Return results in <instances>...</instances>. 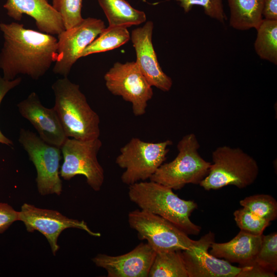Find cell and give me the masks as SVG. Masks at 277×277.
Masks as SVG:
<instances>
[{
    "mask_svg": "<svg viewBox=\"0 0 277 277\" xmlns=\"http://www.w3.org/2000/svg\"><path fill=\"white\" fill-rule=\"evenodd\" d=\"M230 25L245 30L256 29L263 19L264 0H228Z\"/></svg>",
    "mask_w": 277,
    "mask_h": 277,
    "instance_id": "19",
    "label": "cell"
},
{
    "mask_svg": "<svg viewBox=\"0 0 277 277\" xmlns=\"http://www.w3.org/2000/svg\"><path fill=\"white\" fill-rule=\"evenodd\" d=\"M254 261L275 273L277 271V233L263 235L261 248Z\"/></svg>",
    "mask_w": 277,
    "mask_h": 277,
    "instance_id": "27",
    "label": "cell"
},
{
    "mask_svg": "<svg viewBox=\"0 0 277 277\" xmlns=\"http://www.w3.org/2000/svg\"><path fill=\"white\" fill-rule=\"evenodd\" d=\"M108 19L109 26L129 27L146 21L144 12L133 8L125 0H97Z\"/></svg>",
    "mask_w": 277,
    "mask_h": 277,
    "instance_id": "20",
    "label": "cell"
},
{
    "mask_svg": "<svg viewBox=\"0 0 277 277\" xmlns=\"http://www.w3.org/2000/svg\"><path fill=\"white\" fill-rule=\"evenodd\" d=\"M83 0H52V6L60 14L65 29L70 28L83 20Z\"/></svg>",
    "mask_w": 277,
    "mask_h": 277,
    "instance_id": "25",
    "label": "cell"
},
{
    "mask_svg": "<svg viewBox=\"0 0 277 277\" xmlns=\"http://www.w3.org/2000/svg\"><path fill=\"white\" fill-rule=\"evenodd\" d=\"M102 146L99 138L83 141L68 137L61 148L64 162L60 176L69 181L83 175L93 190L99 191L104 181V171L97 157Z\"/></svg>",
    "mask_w": 277,
    "mask_h": 277,
    "instance_id": "9",
    "label": "cell"
},
{
    "mask_svg": "<svg viewBox=\"0 0 277 277\" xmlns=\"http://www.w3.org/2000/svg\"><path fill=\"white\" fill-rule=\"evenodd\" d=\"M241 270L237 277H275V273L259 264L254 261L246 265L240 266Z\"/></svg>",
    "mask_w": 277,
    "mask_h": 277,
    "instance_id": "29",
    "label": "cell"
},
{
    "mask_svg": "<svg viewBox=\"0 0 277 277\" xmlns=\"http://www.w3.org/2000/svg\"><path fill=\"white\" fill-rule=\"evenodd\" d=\"M128 221L138 239L147 241L156 252L188 249L195 242L171 222L144 210L130 212Z\"/></svg>",
    "mask_w": 277,
    "mask_h": 277,
    "instance_id": "7",
    "label": "cell"
},
{
    "mask_svg": "<svg viewBox=\"0 0 277 277\" xmlns=\"http://www.w3.org/2000/svg\"><path fill=\"white\" fill-rule=\"evenodd\" d=\"M240 205L261 218L271 222L277 218V202L271 195L257 194L246 197Z\"/></svg>",
    "mask_w": 277,
    "mask_h": 277,
    "instance_id": "24",
    "label": "cell"
},
{
    "mask_svg": "<svg viewBox=\"0 0 277 277\" xmlns=\"http://www.w3.org/2000/svg\"><path fill=\"white\" fill-rule=\"evenodd\" d=\"M18 140L36 169L39 193L60 195L62 191L59 170L61 149L47 144L38 135L24 128L21 129Z\"/></svg>",
    "mask_w": 277,
    "mask_h": 277,
    "instance_id": "8",
    "label": "cell"
},
{
    "mask_svg": "<svg viewBox=\"0 0 277 277\" xmlns=\"http://www.w3.org/2000/svg\"><path fill=\"white\" fill-rule=\"evenodd\" d=\"M3 7L16 21H21L24 14L30 16L42 32L58 35L65 30L60 14L48 0H7Z\"/></svg>",
    "mask_w": 277,
    "mask_h": 277,
    "instance_id": "17",
    "label": "cell"
},
{
    "mask_svg": "<svg viewBox=\"0 0 277 277\" xmlns=\"http://www.w3.org/2000/svg\"><path fill=\"white\" fill-rule=\"evenodd\" d=\"M21 82L22 78L20 77H16L13 80L9 81L5 80L0 75V106L3 100L7 93L11 89L18 86ZM0 143L9 146L13 145V142L4 135L1 129Z\"/></svg>",
    "mask_w": 277,
    "mask_h": 277,
    "instance_id": "31",
    "label": "cell"
},
{
    "mask_svg": "<svg viewBox=\"0 0 277 277\" xmlns=\"http://www.w3.org/2000/svg\"><path fill=\"white\" fill-rule=\"evenodd\" d=\"M130 39V34L127 28L108 26L86 47L81 57L117 48Z\"/></svg>",
    "mask_w": 277,
    "mask_h": 277,
    "instance_id": "23",
    "label": "cell"
},
{
    "mask_svg": "<svg viewBox=\"0 0 277 277\" xmlns=\"http://www.w3.org/2000/svg\"><path fill=\"white\" fill-rule=\"evenodd\" d=\"M0 30L4 37L0 69L5 80L24 74L37 80L56 61L57 38L53 35L26 29L15 22L1 23Z\"/></svg>",
    "mask_w": 277,
    "mask_h": 277,
    "instance_id": "1",
    "label": "cell"
},
{
    "mask_svg": "<svg viewBox=\"0 0 277 277\" xmlns=\"http://www.w3.org/2000/svg\"><path fill=\"white\" fill-rule=\"evenodd\" d=\"M17 221H19V211L7 203H0V234Z\"/></svg>",
    "mask_w": 277,
    "mask_h": 277,
    "instance_id": "30",
    "label": "cell"
},
{
    "mask_svg": "<svg viewBox=\"0 0 277 277\" xmlns=\"http://www.w3.org/2000/svg\"><path fill=\"white\" fill-rule=\"evenodd\" d=\"M181 251L157 252L149 277H188Z\"/></svg>",
    "mask_w": 277,
    "mask_h": 277,
    "instance_id": "21",
    "label": "cell"
},
{
    "mask_svg": "<svg viewBox=\"0 0 277 277\" xmlns=\"http://www.w3.org/2000/svg\"><path fill=\"white\" fill-rule=\"evenodd\" d=\"M212 159L207 175L199 184L205 190L228 185L243 189L253 184L259 175L256 160L239 147H218L212 151Z\"/></svg>",
    "mask_w": 277,
    "mask_h": 277,
    "instance_id": "4",
    "label": "cell"
},
{
    "mask_svg": "<svg viewBox=\"0 0 277 277\" xmlns=\"http://www.w3.org/2000/svg\"><path fill=\"white\" fill-rule=\"evenodd\" d=\"M51 87L55 98L53 108L67 137L83 141L99 138V116L88 104L79 85L63 77Z\"/></svg>",
    "mask_w": 277,
    "mask_h": 277,
    "instance_id": "3",
    "label": "cell"
},
{
    "mask_svg": "<svg viewBox=\"0 0 277 277\" xmlns=\"http://www.w3.org/2000/svg\"><path fill=\"white\" fill-rule=\"evenodd\" d=\"M155 254L147 243H141L127 253L97 254L92 260L107 271L108 277H148Z\"/></svg>",
    "mask_w": 277,
    "mask_h": 277,
    "instance_id": "16",
    "label": "cell"
},
{
    "mask_svg": "<svg viewBox=\"0 0 277 277\" xmlns=\"http://www.w3.org/2000/svg\"><path fill=\"white\" fill-rule=\"evenodd\" d=\"M262 15L265 19L277 20V0H264Z\"/></svg>",
    "mask_w": 277,
    "mask_h": 277,
    "instance_id": "32",
    "label": "cell"
},
{
    "mask_svg": "<svg viewBox=\"0 0 277 277\" xmlns=\"http://www.w3.org/2000/svg\"><path fill=\"white\" fill-rule=\"evenodd\" d=\"M128 196L141 209L166 219L187 235H196L201 231L190 219L197 204L181 199L166 186L150 180L138 182L129 186Z\"/></svg>",
    "mask_w": 277,
    "mask_h": 277,
    "instance_id": "2",
    "label": "cell"
},
{
    "mask_svg": "<svg viewBox=\"0 0 277 277\" xmlns=\"http://www.w3.org/2000/svg\"><path fill=\"white\" fill-rule=\"evenodd\" d=\"M179 3L185 12L195 5L203 7L205 13L222 23L227 18L224 14L222 0H174Z\"/></svg>",
    "mask_w": 277,
    "mask_h": 277,
    "instance_id": "28",
    "label": "cell"
},
{
    "mask_svg": "<svg viewBox=\"0 0 277 277\" xmlns=\"http://www.w3.org/2000/svg\"><path fill=\"white\" fill-rule=\"evenodd\" d=\"M257 30L254 49L263 60L277 64V20L263 19Z\"/></svg>",
    "mask_w": 277,
    "mask_h": 277,
    "instance_id": "22",
    "label": "cell"
},
{
    "mask_svg": "<svg viewBox=\"0 0 277 277\" xmlns=\"http://www.w3.org/2000/svg\"><path fill=\"white\" fill-rule=\"evenodd\" d=\"M172 142H146L134 137L120 149L115 162L125 171L122 182L130 185L149 179L165 161Z\"/></svg>",
    "mask_w": 277,
    "mask_h": 277,
    "instance_id": "6",
    "label": "cell"
},
{
    "mask_svg": "<svg viewBox=\"0 0 277 277\" xmlns=\"http://www.w3.org/2000/svg\"><path fill=\"white\" fill-rule=\"evenodd\" d=\"M19 221L24 224L27 231L32 232L36 230L44 235L54 255L60 248L57 244L58 236L66 229L77 228L93 236L101 235L100 233L92 231L84 221L70 219L56 210L42 209L28 203L22 206L19 211Z\"/></svg>",
    "mask_w": 277,
    "mask_h": 277,
    "instance_id": "12",
    "label": "cell"
},
{
    "mask_svg": "<svg viewBox=\"0 0 277 277\" xmlns=\"http://www.w3.org/2000/svg\"><path fill=\"white\" fill-rule=\"evenodd\" d=\"M105 28L102 20L88 17L57 35V57L53 68L54 73L68 77L84 50Z\"/></svg>",
    "mask_w": 277,
    "mask_h": 277,
    "instance_id": "11",
    "label": "cell"
},
{
    "mask_svg": "<svg viewBox=\"0 0 277 277\" xmlns=\"http://www.w3.org/2000/svg\"><path fill=\"white\" fill-rule=\"evenodd\" d=\"M200 147L194 133L185 135L177 144L179 153L175 158L162 164L149 180L174 190L188 184L199 185L207 175L211 164L200 155Z\"/></svg>",
    "mask_w": 277,
    "mask_h": 277,
    "instance_id": "5",
    "label": "cell"
},
{
    "mask_svg": "<svg viewBox=\"0 0 277 277\" xmlns=\"http://www.w3.org/2000/svg\"><path fill=\"white\" fill-rule=\"evenodd\" d=\"M153 29V23L148 21L132 30L130 38L136 52L135 62L151 86L166 92L171 89L172 80L163 72L158 62L152 42Z\"/></svg>",
    "mask_w": 277,
    "mask_h": 277,
    "instance_id": "14",
    "label": "cell"
},
{
    "mask_svg": "<svg viewBox=\"0 0 277 277\" xmlns=\"http://www.w3.org/2000/svg\"><path fill=\"white\" fill-rule=\"evenodd\" d=\"M17 107L20 114L31 124L43 141L61 148L68 137L53 108L44 106L35 92L19 102Z\"/></svg>",
    "mask_w": 277,
    "mask_h": 277,
    "instance_id": "15",
    "label": "cell"
},
{
    "mask_svg": "<svg viewBox=\"0 0 277 277\" xmlns=\"http://www.w3.org/2000/svg\"><path fill=\"white\" fill-rule=\"evenodd\" d=\"M263 235H254L241 230L229 242H213L209 252L213 256L223 259L230 263H238L239 266L246 265L254 261L261 246Z\"/></svg>",
    "mask_w": 277,
    "mask_h": 277,
    "instance_id": "18",
    "label": "cell"
},
{
    "mask_svg": "<svg viewBox=\"0 0 277 277\" xmlns=\"http://www.w3.org/2000/svg\"><path fill=\"white\" fill-rule=\"evenodd\" d=\"M211 231L195 241L190 249L181 251L188 277H237L241 267L211 255L209 250L214 242Z\"/></svg>",
    "mask_w": 277,
    "mask_h": 277,
    "instance_id": "13",
    "label": "cell"
},
{
    "mask_svg": "<svg viewBox=\"0 0 277 277\" xmlns=\"http://www.w3.org/2000/svg\"><path fill=\"white\" fill-rule=\"evenodd\" d=\"M234 221L241 230L254 235H261L270 224V222L261 218L243 207L233 213Z\"/></svg>",
    "mask_w": 277,
    "mask_h": 277,
    "instance_id": "26",
    "label": "cell"
},
{
    "mask_svg": "<svg viewBox=\"0 0 277 277\" xmlns=\"http://www.w3.org/2000/svg\"><path fill=\"white\" fill-rule=\"evenodd\" d=\"M104 80L107 88L112 94L132 104L134 115L141 116L146 113L153 90L135 62L114 63L105 73Z\"/></svg>",
    "mask_w": 277,
    "mask_h": 277,
    "instance_id": "10",
    "label": "cell"
}]
</instances>
